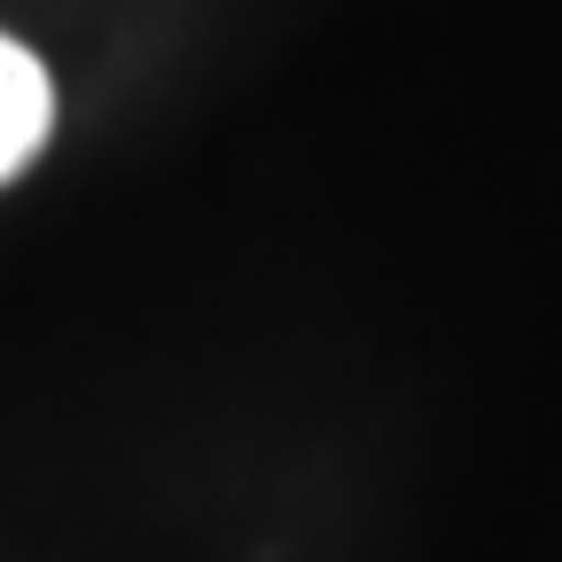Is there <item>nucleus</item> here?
I'll use <instances>...</instances> for the list:
<instances>
[{"instance_id": "f257e3e1", "label": "nucleus", "mask_w": 562, "mask_h": 562, "mask_svg": "<svg viewBox=\"0 0 562 562\" xmlns=\"http://www.w3.org/2000/svg\"><path fill=\"white\" fill-rule=\"evenodd\" d=\"M47 125H55V87L40 55L0 32V180H16L47 149Z\"/></svg>"}]
</instances>
